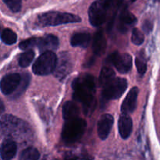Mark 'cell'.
<instances>
[{
    "instance_id": "2e32d148",
    "label": "cell",
    "mask_w": 160,
    "mask_h": 160,
    "mask_svg": "<svg viewBox=\"0 0 160 160\" xmlns=\"http://www.w3.org/2000/svg\"><path fill=\"white\" fill-rule=\"evenodd\" d=\"M106 48V39L103 31L99 30L95 34L92 43V50L96 56H101Z\"/></svg>"
},
{
    "instance_id": "d4e9b609",
    "label": "cell",
    "mask_w": 160,
    "mask_h": 160,
    "mask_svg": "<svg viewBox=\"0 0 160 160\" xmlns=\"http://www.w3.org/2000/svg\"><path fill=\"white\" fill-rule=\"evenodd\" d=\"M39 40H40V38H31L26 39L20 42L19 47L22 50H28L33 47H38L39 44Z\"/></svg>"
},
{
    "instance_id": "7c38bea8",
    "label": "cell",
    "mask_w": 160,
    "mask_h": 160,
    "mask_svg": "<svg viewBox=\"0 0 160 160\" xmlns=\"http://www.w3.org/2000/svg\"><path fill=\"white\" fill-rule=\"evenodd\" d=\"M114 123V118L110 114H104L98 122V134L102 140H106L110 133Z\"/></svg>"
},
{
    "instance_id": "d6986e66",
    "label": "cell",
    "mask_w": 160,
    "mask_h": 160,
    "mask_svg": "<svg viewBox=\"0 0 160 160\" xmlns=\"http://www.w3.org/2000/svg\"><path fill=\"white\" fill-rule=\"evenodd\" d=\"M80 109L76 103L73 102H67L62 107V117L65 120L79 117Z\"/></svg>"
},
{
    "instance_id": "603a6c76",
    "label": "cell",
    "mask_w": 160,
    "mask_h": 160,
    "mask_svg": "<svg viewBox=\"0 0 160 160\" xmlns=\"http://www.w3.org/2000/svg\"><path fill=\"white\" fill-rule=\"evenodd\" d=\"M135 63L138 73L141 76H143L147 70V60L145 54H143L142 52H139L138 56L136 57Z\"/></svg>"
},
{
    "instance_id": "4316f807",
    "label": "cell",
    "mask_w": 160,
    "mask_h": 160,
    "mask_svg": "<svg viewBox=\"0 0 160 160\" xmlns=\"http://www.w3.org/2000/svg\"><path fill=\"white\" fill-rule=\"evenodd\" d=\"M30 79H31V77H30V75L28 74V73H23V77H22L21 83H20V86H19L18 89H17L18 92L16 94L15 97L20 96V95L26 90V88H28V84H29L30 83Z\"/></svg>"
},
{
    "instance_id": "f1b7e54d",
    "label": "cell",
    "mask_w": 160,
    "mask_h": 160,
    "mask_svg": "<svg viewBox=\"0 0 160 160\" xmlns=\"http://www.w3.org/2000/svg\"><path fill=\"white\" fill-rule=\"evenodd\" d=\"M152 28L153 23H152L150 20H146L144 21L143 24H142V29H143V31H145L147 34H148L152 31Z\"/></svg>"
},
{
    "instance_id": "e0dca14e",
    "label": "cell",
    "mask_w": 160,
    "mask_h": 160,
    "mask_svg": "<svg viewBox=\"0 0 160 160\" xmlns=\"http://www.w3.org/2000/svg\"><path fill=\"white\" fill-rule=\"evenodd\" d=\"M59 46V38L53 34H47L43 38H40L38 48L42 52L48 50L56 49Z\"/></svg>"
},
{
    "instance_id": "8fae6325",
    "label": "cell",
    "mask_w": 160,
    "mask_h": 160,
    "mask_svg": "<svg viewBox=\"0 0 160 160\" xmlns=\"http://www.w3.org/2000/svg\"><path fill=\"white\" fill-rule=\"evenodd\" d=\"M139 89L138 87H134L130 90L126 98L123 100L121 106V112L123 114L132 113L137 107V100L138 96Z\"/></svg>"
},
{
    "instance_id": "7a4b0ae2",
    "label": "cell",
    "mask_w": 160,
    "mask_h": 160,
    "mask_svg": "<svg viewBox=\"0 0 160 160\" xmlns=\"http://www.w3.org/2000/svg\"><path fill=\"white\" fill-rule=\"evenodd\" d=\"M1 134L8 138L23 139L31 134V127L23 120L12 115H4L1 118Z\"/></svg>"
},
{
    "instance_id": "4dcf8cb0",
    "label": "cell",
    "mask_w": 160,
    "mask_h": 160,
    "mask_svg": "<svg viewBox=\"0 0 160 160\" xmlns=\"http://www.w3.org/2000/svg\"><path fill=\"white\" fill-rule=\"evenodd\" d=\"M136 0H131V2H135Z\"/></svg>"
},
{
    "instance_id": "8992f818",
    "label": "cell",
    "mask_w": 160,
    "mask_h": 160,
    "mask_svg": "<svg viewBox=\"0 0 160 160\" xmlns=\"http://www.w3.org/2000/svg\"><path fill=\"white\" fill-rule=\"evenodd\" d=\"M112 3V0H97L91 5L88 11L89 21L94 27H99L105 23L107 10Z\"/></svg>"
},
{
    "instance_id": "5bb4252c",
    "label": "cell",
    "mask_w": 160,
    "mask_h": 160,
    "mask_svg": "<svg viewBox=\"0 0 160 160\" xmlns=\"http://www.w3.org/2000/svg\"><path fill=\"white\" fill-rule=\"evenodd\" d=\"M119 133L123 139H128L133 130V122L128 114H122L118 122Z\"/></svg>"
},
{
    "instance_id": "ac0fdd59",
    "label": "cell",
    "mask_w": 160,
    "mask_h": 160,
    "mask_svg": "<svg viewBox=\"0 0 160 160\" xmlns=\"http://www.w3.org/2000/svg\"><path fill=\"white\" fill-rule=\"evenodd\" d=\"M91 42V35L87 32H78L72 35L70 44L73 47H81L85 48Z\"/></svg>"
},
{
    "instance_id": "30bf717a",
    "label": "cell",
    "mask_w": 160,
    "mask_h": 160,
    "mask_svg": "<svg viewBox=\"0 0 160 160\" xmlns=\"http://www.w3.org/2000/svg\"><path fill=\"white\" fill-rule=\"evenodd\" d=\"M73 69V62L70 54L67 52L61 53L55 70V76L59 79H64L68 74H70Z\"/></svg>"
},
{
    "instance_id": "277c9868",
    "label": "cell",
    "mask_w": 160,
    "mask_h": 160,
    "mask_svg": "<svg viewBox=\"0 0 160 160\" xmlns=\"http://www.w3.org/2000/svg\"><path fill=\"white\" fill-rule=\"evenodd\" d=\"M87 123L80 117L65 120L62 131V139L66 144H73L78 142L85 131Z\"/></svg>"
},
{
    "instance_id": "cb8c5ba5",
    "label": "cell",
    "mask_w": 160,
    "mask_h": 160,
    "mask_svg": "<svg viewBox=\"0 0 160 160\" xmlns=\"http://www.w3.org/2000/svg\"><path fill=\"white\" fill-rule=\"evenodd\" d=\"M34 58V52L28 50L22 53L19 58V65L21 67H28L32 62Z\"/></svg>"
},
{
    "instance_id": "7402d4cb",
    "label": "cell",
    "mask_w": 160,
    "mask_h": 160,
    "mask_svg": "<svg viewBox=\"0 0 160 160\" xmlns=\"http://www.w3.org/2000/svg\"><path fill=\"white\" fill-rule=\"evenodd\" d=\"M19 158L21 160H37L40 158V153L35 148L30 147L23 150Z\"/></svg>"
},
{
    "instance_id": "484cf974",
    "label": "cell",
    "mask_w": 160,
    "mask_h": 160,
    "mask_svg": "<svg viewBox=\"0 0 160 160\" xmlns=\"http://www.w3.org/2000/svg\"><path fill=\"white\" fill-rule=\"evenodd\" d=\"M145 41V36L144 34L139 29L134 28L132 31V35H131V42L133 44L136 45H141L143 44Z\"/></svg>"
},
{
    "instance_id": "ffe728a7",
    "label": "cell",
    "mask_w": 160,
    "mask_h": 160,
    "mask_svg": "<svg viewBox=\"0 0 160 160\" xmlns=\"http://www.w3.org/2000/svg\"><path fill=\"white\" fill-rule=\"evenodd\" d=\"M115 78L116 74L113 70H112V69H111L110 67H102V69L101 70V72H100L98 81H99L100 85L102 87H104L106 84H107L108 83L112 81Z\"/></svg>"
},
{
    "instance_id": "6da1fadb",
    "label": "cell",
    "mask_w": 160,
    "mask_h": 160,
    "mask_svg": "<svg viewBox=\"0 0 160 160\" xmlns=\"http://www.w3.org/2000/svg\"><path fill=\"white\" fill-rule=\"evenodd\" d=\"M73 98L83 105L86 115L92 113L95 106V81L90 74L78 77L72 84Z\"/></svg>"
},
{
    "instance_id": "5b68a950",
    "label": "cell",
    "mask_w": 160,
    "mask_h": 160,
    "mask_svg": "<svg viewBox=\"0 0 160 160\" xmlns=\"http://www.w3.org/2000/svg\"><path fill=\"white\" fill-rule=\"evenodd\" d=\"M58 59L51 50L45 51L39 56L32 67L34 74L39 76H45L53 73L57 65Z\"/></svg>"
},
{
    "instance_id": "9a60e30c",
    "label": "cell",
    "mask_w": 160,
    "mask_h": 160,
    "mask_svg": "<svg viewBox=\"0 0 160 160\" xmlns=\"http://www.w3.org/2000/svg\"><path fill=\"white\" fill-rule=\"evenodd\" d=\"M17 152V143L11 138H6L1 145V158L9 160L15 157Z\"/></svg>"
},
{
    "instance_id": "83f0119b",
    "label": "cell",
    "mask_w": 160,
    "mask_h": 160,
    "mask_svg": "<svg viewBox=\"0 0 160 160\" xmlns=\"http://www.w3.org/2000/svg\"><path fill=\"white\" fill-rule=\"evenodd\" d=\"M2 1L12 12H19L21 9L22 0H2Z\"/></svg>"
},
{
    "instance_id": "44dd1931",
    "label": "cell",
    "mask_w": 160,
    "mask_h": 160,
    "mask_svg": "<svg viewBox=\"0 0 160 160\" xmlns=\"http://www.w3.org/2000/svg\"><path fill=\"white\" fill-rule=\"evenodd\" d=\"M1 40L6 45H13L17 41V35L13 31L6 28L2 31Z\"/></svg>"
},
{
    "instance_id": "52a82bcc",
    "label": "cell",
    "mask_w": 160,
    "mask_h": 160,
    "mask_svg": "<svg viewBox=\"0 0 160 160\" xmlns=\"http://www.w3.org/2000/svg\"><path fill=\"white\" fill-rule=\"evenodd\" d=\"M102 97L106 101L120 98L128 88V81L125 78H115L102 87Z\"/></svg>"
},
{
    "instance_id": "3957f363",
    "label": "cell",
    "mask_w": 160,
    "mask_h": 160,
    "mask_svg": "<svg viewBox=\"0 0 160 160\" xmlns=\"http://www.w3.org/2000/svg\"><path fill=\"white\" fill-rule=\"evenodd\" d=\"M81 19L78 16L68 12L49 11L38 16L37 24L40 27L58 26L66 23H79Z\"/></svg>"
},
{
    "instance_id": "f546056e",
    "label": "cell",
    "mask_w": 160,
    "mask_h": 160,
    "mask_svg": "<svg viewBox=\"0 0 160 160\" xmlns=\"http://www.w3.org/2000/svg\"><path fill=\"white\" fill-rule=\"evenodd\" d=\"M3 107H4V106H3L2 102H1V112H2L3 111H4V108H3Z\"/></svg>"
},
{
    "instance_id": "ba28073f",
    "label": "cell",
    "mask_w": 160,
    "mask_h": 160,
    "mask_svg": "<svg viewBox=\"0 0 160 160\" xmlns=\"http://www.w3.org/2000/svg\"><path fill=\"white\" fill-rule=\"evenodd\" d=\"M109 60L120 73H128L132 68V57L128 53L120 54L116 52L111 55Z\"/></svg>"
},
{
    "instance_id": "4fadbf2b",
    "label": "cell",
    "mask_w": 160,
    "mask_h": 160,
    "mask_svg": "<svg viewBox=\"0 0 160 160\" xmlns=\"http://www.w3.org/2000/svg\"><path fill=\"white\" fill-rule=\"evenodd\" d=\"M136 22H137V18L134 17V14L131 13L127 9H124L120 15L118 25L119 31L123 34L127 33L131 27L135 24Z\"/></svg>"
},
{
    "instance_id": "9c48e42d",
    "label": "cell",
    "mask_w": 160,
    "mask_h": 160,
    "mask_svg": "<svg viewBox=\"0 0 160 160\" xmlns=\"http://www.w3.org/2000/svg\"><path fill=\"white\" fill-rule=\"evenodd\" d=\"M22 78L17 73H9L3 77L1 81V91L4 95H9L17 90L21 83Z\"/></svg>"
}]
</instances>
